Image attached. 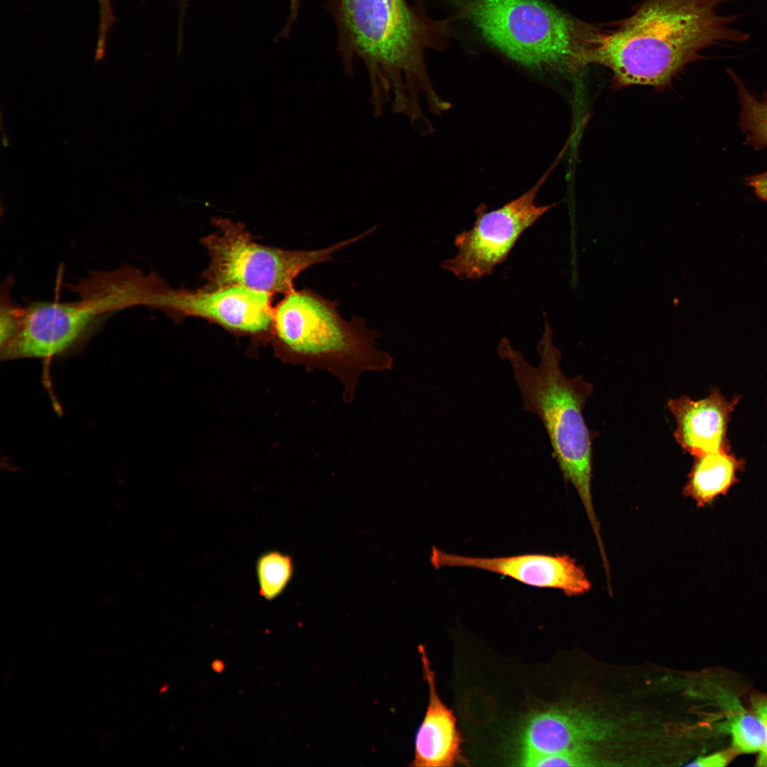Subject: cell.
<instances>
[{
  "label": "cell",
  "mask_w": 767,
  "mask_h": 767,
  "mask_svg": "<svg viewBox=\"0 0 767 767\" xmlns=\"http://www.w3.org/2000/svg\"><path fill=\"white\" fill-rule=\"evenodd\" d=\"M104 309L99 300L75 303H40L16 310L1 359L50 358L62 354L85 334Z\"/></svg>",
  "instance_id": "10"
},
{
  "label": "cell",
  "mask_w": 767,
  "mask_h": 767,
  "mask_svg": "<svg viewBox=\"0 0 767 767\" xmlns=\"http://www.w3.org/2000/svg\"><path fill=\"white\" fill-rule=\"evenodd\" d=\"M536 349L540 356L536 366L531 365L506 337L499 341L497 352L511 367L523 410L535 413L541 420L562 477L575 488L599 540L591 489L592 440L596 434L587 427L582 413L594 387L581 375L567 378L564 374L560 367L562 353L553 344L547 320Z\"/></svg>",
  "instance_id": "3"
},
{
  "label": "cell",
  "mask_w": 767,
  "mask_h": 767,
  "mask_svg": "<svg viewBox=\"0 0 767 767\" xmlns=\"http://www.w3.org/2000/svg\"><path fill=\"white\" fill-rule=\"evenodd\" d=\"M723 0H646L609 29L587 24L579 67L598 64L612 73L613 86L664 89L707 47L741 43L749 35L734 18L717 11Z\"/></svg>",
  "instance_id": "2"
},
{
  "label": "cell",
  "mask_w": 767,
  "mask_h": 767,
  "mask_svg": "<svg viewBox=\"0 0 767 767\" xmlns=\"http://www.w3.org/2000/svg\"><path fill=\"white\" fill-rule=\"evenodd\" d=\"M179 1H180V22H182L183 16H184V13H185V11L187 0H179Z\"/></svg>",
  "instance_id": "21"
},
{
  "label": "cell",
  "mask_w": 767,
  "mask_h": 767,
  "mask_svg": "<svg viewBox=\"0 0 767 767\" xmlns=\"http://www.w3.org/2000/svg\"><path fill=\"white\" fill-rule=\"evenodd\" d=\"M740 104L739 126L746 134L745 143L755 149L767 148V95L758 99L732 71Z\"/></svg>",
  "instance_id": "15"
},
{
  "label": "cell",
  "mask_w": 767,
  "mask_h": 767,
  "mask_svg": "<svg viewBox=\"0 0 767 767\" xmlns=\"http://www.w3.org/2000/svg\"><path fill=\"white\" fill-rule=\"evenodd\" d=\"M743 461L719 450L695 457L683 489L685 496L694 500L698 507L711 504L715 498L726 495L738 482L737 472Z\"/></svg>",
  "instance_id": "14"
},
{
  "label": "cell",
  "mask_w": 767,
  "mask_h": 767,
  "mask_svg": "<svg viewBox=\"0 0 767 767\" xmlns=\"http://www.w3.org/2000/svg\"><path fill=\"white\" fill-rule=\"evenodd\" d=\"M212 223L214 232L202 240L210 256L205 271L207 287L241 285L272 295L293 290L294 281L301 272L330 261L334 252L373 232L369 229L324 249L287 250L255 242L240 222L214 218Z\"/></svg>",
  "instance_id": "6"
},
{
  "label": "cell",
  "mask_w": 767,
  "mask_h": 767,
  "mask_svg": "<svg viewBox=\"0 0 767 767\" xmlns=\"http://www.w3.org/2000/svg\"><path fill=\"white\" fill-rule=\"evenodd\" d=\"M490 47L528 69L577 70L587 24L543 0H449Z\"/></svg>",
  "instance_id": "5"
},
{
  "label": "cell",
  "mask_w": 767,
  "mask_h": 767,
  "mask_svg": "<svg viewBox=\"0 0 767 767\" xmlns=\"http://www.w3.org/2000/svg\"><path fill=\"white\" fill-rule=\"evenodd\" d=\"M338 31V52L353 74L356 60L364 64L376 115L388 104L410 119L423 113L420 94L439 114L448 103L436 94L425 62L428 49L444 50L451 36L450 20L430 17L420 0H327Z\"/></svg>",
  "instance_id": "1"
},
{
  "label": "cell",
  "mask_w": 767,
  "mask_h": 767,
  "mask_svg": "<svg viewBox=\"0 0 767 767\" xmlns=\"http://www.w3.org/2000/svg\"><path fill=\"white\" fill-rule=\"evenodd\" d=\"M746 183L758 198L767 202V171L746 178Z\"/></svg>",
  "instance_id": "19"
},
{
  "label": "cell",
  "mask_w": 767,
  "mask_h": 767,
  "mask_svg": "<svg viewBox=\"0 0 767 767\" xmlns=\"http://www.w3.org/2000/svg\"><path fill=\"white\" fill-rule=\"evenodd\" d=\"M303 0H291L290 7L294 10H299Z\"/></svg>",
  "instance_id": "22"
},
{
  "label": "cell",
  "mask_w": 767,
  "mask_h": 767,
  "mask_svg": "<svg viewBox=\"0 0 767 767\" xmlns=\"http://www.w3.org/2000/svg\"><path fill=\"white\" fill-rule=\"evenodd\" d=\"M293 572V561L289 556L278 551L263 554L256 565L261 596L268 600L279 596L288 584Z\"/></svg>",
  "instance_id": "16"
},
{
  "label": "cell",
  "mask_w": 767,
  "mask_h": 767,
  "mask_svg": "<svg viewBox=\"0 0 767 767\" xmlns=\"http://www.w3.org/2000/svg\"><path fill=\"white\" fill-rule=\"evenodd\" d=\"M423 676L428 687L427 709L415 736L410 766L451 767L464 762L462 738L453 712L442 701L435 675L425 648H418Z\"/></svg>",
  "instance_id": "13"
},
{
  "label": "cell",
  "mask_w": 767,
  "mask_h": 767,
  "mask_svg": "<svg viewBox=\"0 0 767 767\" xmlns=\"http://www.w3.org/2000/svg\"><path fill=\"white\" fill-rule=\"evenodd\" d=\"M738 752L731 746L729 748L714 752L712 754L702 756L693 762L687 764L688 766H726L738 755Z\"/></svg>",
  "instance_id": "18"
},
{
  "label": "cell",
  "mask_w": 767,
  "mask_h": 767,
  "mask_svg": "<svg viewBox=\"0 0 767 767\" xmlns=\"http://www.w3.org/2000/svg\"><path fill=\"white\" fill-rule=\"evenodd\" d=\"M337 308V301L312 289L295 288L273 308L271 331L293 359L335 376L343 401L351 403L362 374L391 370L393 358L376 347L379 334L364 319L347 321Z\"/></svg>",
  "instance_id": "4"
},
{
  "label": "cell",
  "mask_w": 767,
  "mask_h": 767,
  "mask_svg": "<svg viewBox=\"0 0 767 767\" xmlns=\"http://www.w3.org/2000/svg\"><path fill=\"white\" fill-rule=\"evenodd\" d=\"M555 164L531 188L502 207L487 211L480 205L472 228L455 236L457 254L444 261L442 267L459 279L491 274L506 259L521 235L554 206L538 205L535 199Z\"/></svg>",
  "instance_id": "7"
},
{
  "label": "cell",
  "mask_w": 767,
  "mask_h": 767,
  "mask_svg": "<svg viewBox=\"0 0 767 767\" xmlns=\"http://www.w3.org/2000/svg\"><path fill=\"white\" fill-rule=\"evenodd\" d=\"M523 716L511 741L513 766H589L587 744L607 733L603 723L571 709L539 707Z\"/></svg>",
  "instance_id": "8"
},
{
  "label": "cell",
  "mask_w": 767,
  "mask_h": 767,
  "mask_svg": "<svg viewBox=\"0 0 767 767\" xmlns=\"http://www.w3.org/2000/svg\"><path fill=\"white\" fill-rule=\"evenodd\" d=\"M737 401L727 400L717 388L700 400L687 396L670 398L667 405L675 418L676 442L695 457L729 450L727 424Z\"/></svg>",
  "instance_id": "12"
},
{
  "label": "cell",
  "mask_w": 767,
  "mask_h": 767,
  "mask_svg": "<svg viewBox=\"0 0 767 767\" xmlns=\"http://www.w3.org/2000/svg\"><path fill=\"white\" fill-rule=\"evenodd\" d=\"M273 295L241 285L174 289L156 279L146 293L143 304L162 309L174 318H203L232 331L259 334L271 330Z\"/></svg>",
  "instance_id": "9"
},
{
  "label": "cell",
  "mask_w": 767,
  "mask_h": 767,
  "mask_svg": "<svg viewBox=\"0 0 767 767\" xmlns=\"http://www.w3.org/2000/svg\"><path fill=\"white\" fill-rule=\"evenodd\" d=\"M98 3L99 21L104 23L111 21L114 17L110 0H98Z\"/></svg>",
  "instance_id": "20"
},
{
  "label": "cell",
  "mask_w": 767,
  "mask_h": 767,
  "mask_svg": "<svg viewBox=\"0 0 767 767\" xmlns=\"http://www.w3.org/2000/svg\"><path fill=\"white\" fill-rule=\"evenodd\" d=\"M430 557L431 564L437 569L481 570L528 586L560 589L567 596L584 594L591 587L584 570L567 555L521 554L485 557L458 555L433 547Z\"/></svg>",
  "instance_id": "11"
},
{
  "label": "cell",
  "mask_w": 767,
  "mask_h": 767,
  "mask_svg": "<svg viewBox=\"0 0 767 767\" xmlns=\"http://www.w3.org/2000/svg\"><path fill=\"white\" fill-rule=\"evenodd\" d=\"M749 705L751 710L762 722L766 734V741L763 748L758 753L756 766H767V693L754 691L750 694Z\"/></svg>",
  "instance_id": "17"
}]
</instances>
